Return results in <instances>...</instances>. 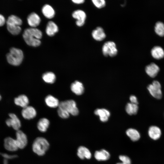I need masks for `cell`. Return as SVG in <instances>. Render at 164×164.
<instances>
[{
  "instance_id": "cell-14",
  "label": "cell",
  "mask_w": 164,
  "mask_h": 164,
  "mask_svg": "<svg viewBox=\"0 0 164 164\" xmlns=\"http://www.w3.org/2000/svg\"><path fill=\"white\" fill-rule=\"evenodd\" d=\"M94 113L99 116L100 121L103 122L107 121L110 115L109 111L104 108L97 109L94 111Z\"/></svg>"
},
{
  "instance_id": "cell-40",
  "label": "cell",
  "mask_w": 164,
  "mask_h": 164,
  "mask_svg": "<svg viewBox=\"0 0 164 164\" xmlns=\"http://www.w3.org/2000/svg\"><path fill=\"white\" fill-rule=\"evenodd\" d=\"M116 164H123L122 163V162H121V163H117Z\"/></svg>"
},
{
  "instance_id": "cell-18",
  "label": "cell",
  "mask_w": 164,
  "mask_h": 164,
  "mask_svg": "<svg viewBox=\"0 0 164 164\" xmlns=\"http://www.w3.org/2000/svg\"><path fill=\"white\" fill-rule=\"evenodd\" d=\"M14 102L16 105L23 108L28 106L29 100L26 95L22 94L15 97L14 99Z\"/></svg>"
},
{
  "instance_id": "cell-9",
  "label": "cell",
  "mask_w": 164,
  "mask_h": 164,
  "mask_svg": "<svg viewBox=\"0 0 164 164\" xmlns=\"http://www.w3.org/2000/svg\"><path fill=\"white\" fill-rule=\"evenodd\" d=\"M16 142L19 148L23 149L27 143V137L26 134L19 130L17 131L16 133Z\"/></svg>"
},
{
  "instance_id": "cell-25",
  "label": "cell",
  "mask_w": 164,
  "mask_h": 164,
  "mask_svg": "<svg viewBox=\"0 0 164 164\" xmlns=\"http://www.w3.org/2000/svg\"><path fill=\"white\" fill-rule=\"evenodd\" d=\"M50 124L49 120L46 118L40 119L37 123V128L39 131L42 132L46 131Z\"/></svg>"
},
{
  "instance_id": "cell-41",
  "label": "cell",
  "mask_w": 164,
  "mask_h": 164,
  "mask_svg": "<svg viewBox=\"0 0 164 164\" xmlns=\"http://www.w3.org/2000/svg\"><path fill=\"white\" fill-rule=\"evenodd\" d=\"M1 98H2V97H1V95L0 94V101L1 100Z\"/></svg>"
},
{
  "instance_id": "cell-11",
  "label": "cell",
  "mask_w": 164,
  "mask_h": 164,
  "mask_svg": "<svg viewBox=\"0 0 164 164\" xmlns=\"http://www.w3.org/2000/svg\"><path fill=\"white\" fill-rule=\"evenodd\" d=\"M91 35L94 40L98 41L103 40L106 37V35L104 29L100 26L97 27L92 31Z\"/></svg>"
},
{
  "instance_id": "cell-29",
  "label": "cell",
  "mask_w": 164,
  "mask_h": 164,
  "mask_svg": "<svg viewBox=\"0 0 164 164\" xmlns=\"http://www.w3.org/2000/svg\"><path fill=\"white\" fill-rule=\"evenodd\" d=\"M42 78L46 82L49 84H53L55 81L56 77L53 73L48 72L43 74Z\"/></svg>"
},
{
  "instance_id": "cell-21",
  "label": "cell",
  "mask_w": 164,
  "mask_h": 164,
  "mask_svg": "<svg viewBox=\"0 0 164 164\" xmlns=\"http://www.w3.org/2000/svg\"><path fill=\"white\" fill-rule=\"evenodd\" d=\"M94 157L98 161H106L110 158V154L108 151L103 149L96 151L94 153Z\"/></svg>"
},
{
  "instance_id": "cell-1",
  "label": "cell",
  "mask_w": 164,
  "mask_h": 164,
  "mask_svg": "<svg viewBox=\"0 0 164 164\" xmlns=\"http://www.w3.org/2000/svg\"><path fill=\"white\" fill-rule=\"evenodd\" d=\"M42 36L41 31L35 28L26 29L23 34V37L27 44L29 46L37 47L39 46L41 42L40 39Z\"/></svg>"
},
{
  "instance_id": "cell-23",
  "label": "cell",
  "mask_w": 164,
  "mask_h": 164,
  "mask_svg": "<svg viewBox=\"0 0 164 164\" xmlns=\"http://www.w3.org/2000/svg\"><path fill=\"white\" fill-rule=\"evenodd\" d=\"M151 53L152 56L156 59H160L164 56V50L160 46L154 47L151 50Z\"/></svg>"
},
{
  "instance_id": "cell-17",
  "label": "cell",
  "mask_w": 164,
  "mask_h": 164,
  "mask_svg": "<svg viewBox=\"0 0 164 164\" xmlns=\"http://www.w3.org/2000/svg\"><path fill=\"white\" fill-rule=\"evenodd\" d=\"M148 134L150 137L154 140L159 139L161 135V130L157 126H152L148 130Z\"/></svg>"
},
{
  "instance_id": "cell-24",
  "label": "cell",
  "mask_w": 164,
  "mask_h": 164,
  "mask_svg": "<svg viewBox=\"0 0 164 164\" xmlns=\"http://www.w3.org/2000/svg\"><path fill=\"white\" fill-rule=\"evenodd\" d=\"M45 101L48 106L52 108L59 107L60 103L58 100L56 98L50 95L46 97Z\"/></svg>"
},
{
  "instance_id": "cell-35",
  "label": "cell",
  "mask_w": 164,
  "mask_h": 164,
  "mask_svg": "<svg viewBox=\"0 0 164 164\" xmlns=\"http://www.w3.org/2000/svg\"><path fill=\"white\" fill-rule=\"evenodd\" d=\"M0 154L4 159L7 160L13 159L17 157L15 155H9L5 153H0Z\"/></svg>"
},
{
  "instance_id": "cell-16",
  "label": "cell",
  "mask_w": 164,
  "mask_h": 164,
  "mask_svg": "<svg viewBox=\"0 0 164 164\" xmlns=\"http://www.w3.org/2000/svg\"><path fill=\"white\" fill-rule=\"evenodd\" d=\"M145 70L147 74L152 77H155L159 70L158 66L154 63H151L146 66Z\"/></svg>"
},
{
  "instance_id": "cell-4",
  "label": "cell",
  "mask_w": 164,
  "mask_h": 164,
  "mask_svg": "<svg viewBox=\"0 0 164 164\" xmlns=\"http://www.w3.org/2000/svg\"><path fill=\"white\" fill-rule=\"evenodd\" d=\"M58 107L66 110L70 114L73 116H76L79 114V111L76 103L72 100L60 102Z\"/></svg>"
},
{
  "instance_id": "cell-30",
  "label": "cell",
  "mask_w": 164,
  "mask_h": 164,
  "mask_svg": "<svg viewBox=\"0 0 164 164\" xmlns=\"http://www.w3.org/2000/svg\"><path fill=\"white\" fill-rule=\"evenodd\" d=\"M156 33L160 36H164V24L162 22H157L155 27Z\"/></svg>"
},
{
  "instance_id": "cell-38",
  "label": "cell",
  "mask_w": 164,
  "mask_h": 164,
  "mask_svg": "<svg viewBox=\"0 0 164 164\" xmlns=\"http://www.w3.org/2000/svg\"><path fill=\"white\" fill-rule=\"evenodd\" d=\"M72 1L75 4H80L84 3L85 1L84 0H72Z\"/></svg>"
},
{
  "instance_id": "cell-12",
  "label": "cell",
  "mask_w": 164,
  "mask_h": 164,
  "mask_svg": "<svg viewBox=\"0 0 164 164\" xmlns=\"http://www.w3.org/2000/svg\"><path fill=\"white\" fill-rule=\"evenodd\" d=\"M21 113L22 117L26 119L33 118L36 114L35 109L32 106H29L23 108Z\"/></svg>"
},
{
  "instance_id": "cell-20",
  "label": "cell",
  "mask_w": 164,
  "mask_h": 164,
  "mask_svg": "<svg viewBox=\"0 0 164 164\" xmlns=\"http://www.w3.org/2000/svg\"><path fill=\"white\" fill-rule=\"evenodd\" d=\"M58 28L57 25L53 21H49L46 26V31L47 35L53 36L58 32Z\"/></svg>"
},
{
  "instance_id": "cell-32",
  "label": "cell",
  "mask_w": 164,
  "mask_h": 164,
  "mask_svg": "<svg viewBox=\"0 0 164 164\" xmlns=\"http://www.w3.org/2000/svg\"><path fill=\"white\" fill-rule=\"evenodd\" d=\"M57 113L59 116L63 118H67L70 116V114L66 110L58 107L57 110Z\"/></svg>"
},
{
  "instance_id": "cell-37",
  "label": "cell",
  "mask_w": 164,
  "mask_h": 164,
  "mask_svg": "<svg viewBox=\"0 0 164 164\" xmlns=\"http://www.w3.org/2000/svg\"><path fill=\"white\" fill-rule=\"evenodd\" d=\"M5 22V19L4 17L2 15L0 14V26H3Z\"/></svg>"
},
{
  "instance_id": "cell-22",
  "label": "cell",
  "mask_w": 164,
  "mask_h": 164,
  "mask_svg": "<svg viewBox=\"0 0 164 164\" xmlns=\"http://www.w3.org/2000/svg\"><path fill=\"white\" fill-rule=\"evenodd\" d=\"M42 12L45 16L49 19L53 18L55 14L54 9L52 6L48 4L43 6L42 9Z\"/></svg>"
},
{
  "instance_id": "cell-10",
  "label": "cell",
  "mask_w": 164,
  "mask_h": 164,
  "mask_svg": "<svg viewBox=\"0 0 164 164\" xmlns=\"http://www.w3.org/2000/svg\"><path fill=\"white\" fill-rule=\"evenodd\" d=\"M4 147L8 151H15L19 149L15 139L11 137H7L4 140Z\"/></svg>"
},
{
  "instance_id": "cell-15",
  "label": "cell",
  "mask_w": 164,
  "mask_h": 164,
  "mask_svg": "<svg viewBox=\"0 0 164 164\" xmlns=\"http://www.w3.org/2000/svg\"><path fill=\"white\" fill-rule=\"evenodd\" d=\"M71 90L77 95L82 94L84 91V87L83 84L78 81H75L70 86Z\"/></svg>"
},
{
  "instance_id": "cell-33",
  "label": "cell",
  "mask_w": 164,
  "mask_h": 164,
  "mask_svg": "<svg viewBox=\"0 0 164 164\" xmlns=\"http://www.w3.org/2000/svg\"><path fill=\"white\" fill-rule=\"evenodd\" d=\"M92 2L96 7L99 9L104 7L106 4L104 0H93Z\"/></svg>"
},
{
  "instance_id": "cell-39",
  "label": "cell",
  "mask_w": 164,
  "mask_h": 164,
  "mask_svg": "<svg viewBox=\"0 0 164 164\" xmlns=\"http://www.w3.org/2000/svg\"><path fill=\"white\" fill-rule=\"evenodd\" d=\"M3 163V164H8V160L4 159Z\"/></svg>"
},
{
  "instance_id": "cell-8",
  "label": "cell",
  "mask_w": 164,
  "mask_h": 164,
  "mask_svg": "<svg viewBox=\"0 0 164 164\" xmlns=\"http://www.w3.org/2000/svg\"><path fill=\"white\" fill-rule=\"evenodd\" d=\"M9 115L10 118L5 121L6 125L9 127H12L15 130H19L21 126V122L19 118L13 113H10Z\"/></svg>"
},
{
  "instance_id": "cell-5",
  "label": "cell",
  "mask_w": 164,
  "mask_h": 164,
  "mask_svg": "<svg viewBox=\"0 0 164 164\" xmlns=\"http://www.w3.org/2000/svg\"><path fill=\"white\" fill-rule=\"evenodd\" d=\"M102 51L104 56L106 57L115 56L118 52L115 43L112 41H108L104 43L102 47Z\"/></svg>"
},
{
  "instance_id": "cell-36",
  "label": "cell",
  "mask_w": 164,
  "mask_h": 164,
  "mask_svg": "<svg viewBox=\"0 0 164 164\" xmlns=\"http://www.w3.org/2000/svg\"><path fill=\"white\" fill-rule=\"evenodd\" d=\"M130 100L131 103L138 104V102L136 97L134 95H131L130 97Z\"/></svg>"
},
{
  "instance_id": "cell-2",
  "label": "cell",
  "mask_w": 164,
  "mask_h": 164,
  "mask_svg": "<svg viewBox=\"0 0 164 164\" xmlns=\"http://www.w3.org/2000/svg\"><path fill=\"white\" fill-rule=\"evenodd\" d=\"M7 60L10 64L18 66L22 63L23 58L22 51L18 48L12 47L6 55Z\"/></svg>"
},
{
  "instance_id": "cell-3",
  "label": "cell",
  "mask_w": 164,
  "mask_h": 164,
  "mask_svg": "<svg viewBox=\"0 0 164 164\" xmlns=\"http://www.w3.org/2000/svg\"><path fill=\"white\" fill-rule=\"evenodd\" d=\"M49 146V143L45 138L39 137L34 141L32 145L33 151L39 155H44Z\"/></svg>"
},
{
  "instance_id": "cell-27",
  "label": "cell",
  "mask_w": 164,
  "mask_h": 164,
  "mask_svg": "<svg viewBox=\"0 0 164 164\" xmlns=\"http://www.w3.org/2000/svg\"><path fill=\"white\" fill-rule=\"evenodd\" d=\"M6 23L7 25L20 26L22 24V21L17 16L12 15L8 18Z\"/></svg>"
},
{
  "instance_id": "cell-6",
  "label": "cell",
  "mask_w": 164,
  "mask_h": 164,
  "mask_svg": "<svg viewBox=\"0 0 164 164\" xmlns=\"http://www.w3.org/2000/svg\"><path fill=\"white\" fill-rule=\"evenodd\" d=\"M147 89L150 94L154 97L160 99L162 97L161 86L159 82L157 81H154L152 83L148 85Z\"/></svg>"
},
{
  "instance_id": "cell-26",
  "label": "cell",
  "mask_w": 164,
  "mask_h": 164,
  "mask_svg": "<svg viewBox=\"0 0 164 164\" xmlns=\"http://www.w3.org/2000/svg\"><path fill=\"white\" fill-rule=\"evenodd\" d=\"M126 134L133 141H136L139 139L140 135L139 132L136 130L130 128L126 131Z\"/></svg>"
},
{
  "instance_id": "cell-19",
  "label": "cell",
  "mask_w": 164,
  "mask_h": 164,
  "mask_svg": "<svg viewBox=\"0 0 164 164\" xmlns=\"http://www.w3.org/2000/svg\"><path fill=\"white\" fill-rule=\"evenodd\" d=\"M77 155L81 159H84L85 158L89 159L91 157V154L90 150L83 146H80L79 147L77 150Z\"/></svg>"
},
{
  "instance_id": "cell-34",
  "label": "cell",
  "mask_w": 164,
  "mask_h": 164,
  "mask_svg": "<svg viewBox=\"0 0 164 164\" xmlns=\"http://www.w3.org/2000/svg\"><path fill=\"white\" fill-rule=\"evenodd\" d=\"M119 159L122 161L123 164H131V161L128 156L124 155H120Z\"/></svg>"
},
{
  "instance_id": "cell-28",
  "label": "cell",
  "mask_w": 164,
  "mask_h": 164,
  "mask_svg": "<svg viewBox=\"0 0 164 164\" xmlns=\"http://www.w3.org/2000/svg\"><path fill=\"white\" fill-rule=\"evenodd\" d=\"M125 111L126 112L130 115L136 114L138 110V104L131 103H128L125 106Z\"/></svg>"
},
{
  "instance_id": "cell-7",
  "label": "cell",
  "mask_w": 164,
  "mask_h": 164,
  "mask_svg": "<svg viewBox=\"0 0 164 164\" xmlns=\"http://www.w3.org/2000/svg\"><path fill=\"white\" fill-rule=\"evenodd\" d=\"M72 17L77 20L76 25L79 27L83 26L85 24L87 18L85 12L81 10H77L74 11L72 14Z\"/></svg>"
},
{
  "instance_id": "cell-13",
  "label": "cell",
  "mask_w": 164,
  "mask_h": 164,
  "mask_svg": "<svg viewBox=\"0 0 164 164\" xmlns=\"http://www.w3.org/2000/svg\"><path fill=\"white\" fill-rule=\"evenodd\" d=\"M28 24L32 28H35L40 24L41 19L39 15L34 12L29 14L27 18Z\"/></svg>"
},
{
  "instance_id": "cell-31",
  "label": "cell",
  "mask_w": 164,
  "mask_h": 164,
  "mask_svg": "<svg viewBox=\"0 0 164 164\" xmlns=\"http://www.w3.org/2000/svg\"><path fill=\"white\" fill-rule=\"evenodd\" d=\"M7 29L8 31L13 35L19 34L21 30L20 26L7 25Z\"/></svg>"
}]
</instances>
